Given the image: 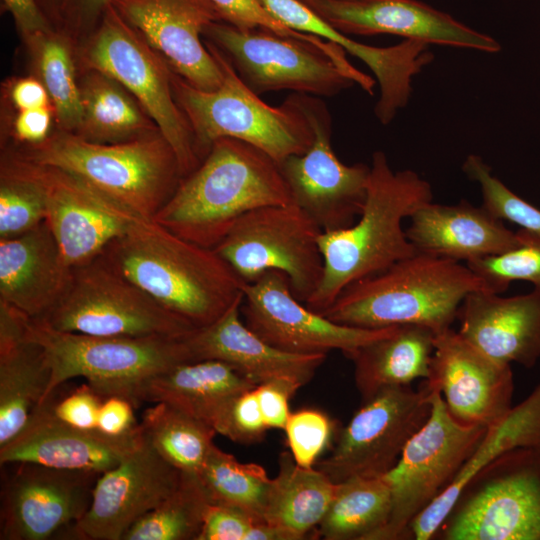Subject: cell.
Returning a JSON list of instances; mask_svg holds the SVG:
<instances>
[{
  "mask_svg": "<svg viewBox=\"0 0 540 540\" xmlns=\"http://www.w3.org/2000/svg\"><path fill=\"white\" fill-rule=\"evenodd\" d=\"M101 255L194 328L212 324L243 298L246 282L213 248L182 238L154 219L138 217Z\"/></svg>",
  "mask_w": 540,
  "mask_h": 540,
  "instance_id": "cell-1",
  "label": "cell"
},
{
  "mask_svg": "<svg viewBox=\"0 0 540 540\" xmlns=\"http://www.w3.org/2000/svg\"><path fill=\"white\" fill-rule=\"evenodd\" d=\"M292 203L277 161L249 143L221 138L153 219L182 238L214 248L249 211Z\"/></svg>",
  "mask_w": 540,
  "mask_h": 540,
  "instance_id": "cell-2",
  "label": "cell"
},
{
  "mask_svg": "<svg viewBox=\"0 0 540 540\" xmlns=\"http://www.w3.org/2000/svg\"><path fill=\"white\" fill-rule=\"evenodd\" d=\"M432 198L426 180L411 170L393 171L384 152L376 151L358 221L319 236L323 277L304 304L323 315L348 285L416 253L402 221Z\"/></svg>",
  "mask_w": 540,
  "mask_h": 540,
  "instance_id": "cell-3",
  "label": "cell"
},
{
  "mask_svg": "<svg viewBox=\"0 0 540 540\" xmlns=\"http://www.w3.org/2000/svg\"><path fill=\"white\" fill-rule=\"evenodd\" d=\"M477 290L490 291L466 264L416 252L348 285L323 315L353 327L419 325L437 334L451 328L465 297Z\"/></svg>",
  "mask_w": 540,
  "mask_h": 540,
  "instance_id": "cell-4",
  "label": "cell"
},
{
  "mask_svg": "<svg viewBox=\"0 0 540 540\" xmlns=\"http://www.w3.org/2000/svg\"><path fill=\"white\" fill-rule=\"evenodd\" d=\"M15 152L78 176L148 219L154 218L182 179L176 154L160 131L118 143H97L60 130Z\"/></svg>",
  "mask_w": 540,
  "mask_h": 540,
  "instance_id": "cell-5",
  "label": "cell"
},
{
  "mask_svg": "<svg viewBox=\"0 0 540 540\" xmlns=\"http://www.w3.org/2000/svg\"><path fill=\"white\" fill-rule=\"evenodd\" d=\"M206 43L222 73L217 89L204 91L176 73L171 77L175 100L191 127L200 161L221 138L249 143L278 163L305 153L313 132L290 95L278 107L266 104L243 82L227 58Z\"/></svg>",
  "mask_w": 540,
  "mask_h": 540,
  "instance_id": "cell-6",
  "label": "cell"
},
{
  "mask_svg": "<svg viewBox=\"0 0 540 540\" xmlns=\"http://www.w3.org/2000/svg\"><path fill=\"white\" fill-rule=\"evenodd\" d=\"M26 336L47 354L52 370L47 396L66 381L84 377L103 398L128 399L141 380L194 361L184 336H92L56 330L29 316Z\"/></svg>",
  "mask_w": 540,
  "mask_h": 540,
  "instance_id": "cell-7",
  "label": "cell"
},
{
  "mask_svg": "<svg viewBox=\"0 0 540 540\" xmlns=\"http://www.w3.org/2000/svg\"><path fill=\"white\" fill-rule=\"evenodd\" d=\"M434 538L540 540V449L516 448L480 469Z\"/></svg>",
  "mask_w": 540,
  "mask_h": 540,
  "instance_id": "cell-8",
  "label": "cell"
},
{
  "mask_svg": "<svg viewBox=\"0 0 540 540\" xmlns=\"http://www.w3.org/2000/svg\"><path fill=\"white\" fill-rule=\"evenodd\" d=\"M35 319L56 330L105 337H183L196 329L157 303L102 255L72 268L64 294Z\"/></svg>",
  "mask_w": 540,
  "mask_h": 540,
  "instance_id": "cell-9",
  "label": "cell"
},
{
  "mask_svg": "<svg viewBox=\"0 0 540 540\" xmlns=\"http://www.w3.org/2000/svg\"><path fill=\"white\" fill-rule=\"evenodd\" d=\"M86 60L140 103L175 152L182 178L199 166L193 132L173 94L172 72L112 4L100 18Z\"/></svg>",
  "mask_w": 540,
  "mask_h": 540,
  "instance_id": "cell-10",
  "label": "cell"
},
{
  "mask_svg": "<svg viewBox=\"0 0 540 540\" xmlns=\"http://www.w3.org/2000/svg\"><path fill=\"white\" fill-rule=\"evenodd\" d=\"M430 402L428 419L383 476L392 508L375 540L409 539L411 521L452 484L486 433L487 428L456 421L438 391L432 389Z\"/></svg>",
  "mask_w": 540,
  "mask_h": 540,
  "instance_id": "cell-11",
  "label": "cell"
},
{
  "mask_svg": "<svg viewBox=\"0 0 540 540\" xmlns=\"http://www.w3.org/2000/svg\"><path fill=\"white\" fill-rule=\"evenodd\" d=\"M322 232L296 204L270 205L244 214L213 249L245 282L267 271L283 272L305 303L323 277Z\"/></svg>",
  "mask_w": 540,
  "mask_h": 540,
  "instance_id": "cell-12",
  "label": "cell"
},
{
  "mask_svg": "<svg viewBox=\"0 0 540 540\" xmlns=\"http://www.w3.org/2000/svg\"><path fill=\"white\" fill-rule=\"evenodd\" d=\"M256 94L289 89L333 96L355 82L318 46L264 28L239 29L215 21L203 31Z\"/></svg>",
  "mask_w": 540,
  "mask_h": 540,
  "instance_id": "cell-13",
  "label": "cell"
},
{
  "mask_svg": "<svg viewBox=\"0 0 540 540\" xmlns=\"http://www.w3.org/2000/svg\"><path fill=\"white\" fill-rule=\"evenodd\" d=\"M431 394L424 379L417 390L410 385L388 387L362 401L330 455L317 462L316 468L334 483L384 476L428 419Z\"/></svg>",
  "mask_w": 540,
  "mask_h": 540,
  "instance_id": "cell-14",
  "label": "cell"
},
{
  "mask_svg": "<svg viewBox=\"0 0 540 540\" xmlns=\"http://www.w3.org/2000/svg\"><path fill=\"white\" fill-rule=\"evenodd\" d=\"M290 97L313 132V141L305 153L278 163L293 203L323 232L347 228L355 222L365 203L370 166L346 165L338 159L331 146L332 118L318 96L294 93Z\"/></svg>",
  "mask_w": 540,
  "mask_h": 540,
  "instance_id": "cell-15",
  "label": "cell"
},
{
  "mask_svg": "<svg viewBox=\"0 0 540 540\" xmlns=\"http://www.w3.org/2000/svg\"><path fill=\"white\" fill-rule=\"evenodd\" d=\"M2 160L40 189L45 221L71 268L99 257L141 217L63 169L33 162L15 151Z\"/></svg>",
  "mask_w": 540,
  "mask_h": 540,
  "instance_id": "cell-16",
  "label": "cell"
},
{
  "mask_svg": "<svg viewBox=\"0 0 540 540\" xmlns=\"http://www.w3.org/2000/svg\"><path fill=\"white\" fill-rule=\"evenodd\" d=\"M1 467V540H46L73 526L88 511L102 474L34 462Z\"/></svg>",
  "mask_w": 540,
  "mask_h": 540,
  "instance_id": "cell-17",
  "label": "cell"
},
{
  "mask_svg": "<svg viewBox=\"0 0 540 540\" xmlns=\"http://www.w3.org/2000/svg\"><path fill=\"white\" fill-rule=\"evenodd\" d=\"M244 323L268 344L294 354H327L340 350L348 358L361 346L391 333L336 323L298 300L288 277L271 270L243 287Z\"/></svg>",
  "mask_w": 540,
  "mask_h": 540,
  "instance_id": "cell-18",
  "label": "cell"
},
{
  "mask_svg": "<svg viewBox=\"0 0 540 540\" xmlns=\"http://www.w3.org/2000/svg\"><path fill=\"white\" fill-rule=\"evenodd\" d=\"M181 477L182 472L157 452L142 430L134 448L98 478L88 511L71 526L73 538L122 540L133 524L177 488Z\"/></svg>",
  "mask_w": 540,
  "mask_h": 540,
  "instance_id": "cell-19",
  "label": "cell"
},
{
  "mask_svg": "<svg viewBox=\"0 0 540 540\" xmlns=\"http://www.w3.org/2000/svg\"><path fill=\"white\" fill-rule=\"evenodd\" d=\"M425 380L441 394L450 415L463 425L488 428L512 408L510 364L493 360L452 328L435 334Z\"/></svg>",
  "mask_w": 540,
  "mask_h": 540,
  "instance_id": "cell-20",
  "label": "cell"
},
{
  "mask_svg": "<svg viewBox=\"0 0 540 540\" xmlns=\"http://www.w3.org/2000/svg\"><path fill=\"white\" fill-rule=\"evenodd\" d=\"M111 4L176 74L204 91L220 86L221 70L201 41L209 24L222 21L210 0H113Z\"/></svg>",
  "mask_w": 540,
  "mask_h": 540,
  "instance_id": "cell-21",
  "label": "cell"
},
{
  "mask_svg": "<svg viewBox=\"0 0 540 540\" xmlns=\"http://www.w3.org/2000/svg\"><path fill=\"white\" fill-rule=\"evenodd\" d=\"M345 35L391 34L426 44L496 53L492 37L417 0H299Z\"/></svg>",
  "mask_w": 540,
  "mask_h": 540,
  "instance_id": "cell-22",
  "label": "cell"
},
{
  "mask_svg": "<svg viewBox=\"0 0 540 540\" xmlns=\"http://www.w3.org/2000/svg\"><path fill=\"white\" fill-rule=\"evenodd\" d=\"M139 428L114 437L98 429H80L60 420L50 395L34 410L22 430L0 446V465L34 462L42 465L104 473L115 467L136 445Z\"/></svg>",
  "mask_w": 540,
  "mask_h": 540,
  "instance_id": "cell-23",
  "label": "cell"
},
{
  "mask_svg": "<svg viewBox=\"0 0 540 540\" xmlns=\"http://www.w3.org/2000/svg\"><path fill=\"white\" fill-rule=\"evenodd\" d=\"M261 2L290 29L338 44L371 69L380 86V97L374 111L383 125L389 124L397 111L407 105L412 91V77L433 60L429 45L424 42L405 39L390 47L369 46L336 30L299 0Z\"/></svg>",
  "mask_w": 540,
  "mask_h": 540,
  "instance_id": "cell-24",
  "label": "cell"
},
{
  "mask_svg": "<svg viewBox=\"0 0 540 540\" xmlns=\"http://www.w3.org/2000/svg\"><path fill=\"white\" fill-rule=\"evenodd\" d=\"M457 320L459 334L497 362L529 369L540 359V289L512 297L473 291Z\"/></svg>",
  "mask_w": 540,
  "mask_h": 540,
  "instance_id": "cell-25",
  "label": "cell"
},
{
  "mask_svg": "<svg viewBox=\"0 0 540 540\" xmlns=\"http://www.w3.org/2000/svg\"><path fill=\"white\" fill-rule=\"evenodd\" d=\"M237 301L210 325L196 328L183 338L194 361L219 360L230 364L257 385L286 379L306 385L327 354H294L261 339L243 321Z\"/></svg>",
  "mask_w": 540,
  "mask_h": 540,
  "instance_id": "cell-26",
  "label": "cell"
},
{
  "mask_svg": "<svg viewBox=\"0 0 540 540\" xmlns=\"http://www.w3.org/2000/svg\"><path fill=\"white\" fill-rule=\"evenodd\" d=\"M410 220L405 232L418 253L469 263L518 246L516 232L503 220L466 200L454 205L428 202Z\"/></svg>",
  "mask_w": 540,
  "mask_h": 540,
  "instance_id": "cell-27",
  "label": "cell"
},
{
  "mask_svg": "<svg viewBox=\"0 0 540 540\" xmlns=\"http://www.w3.org/2000/svg\"><path fill=\"white\" fill-rule=\"evenodd\" d=\"M71 274L46 221L0 239V301L31 318L42 317L58 302Z\"/></svg>",
  "mask_w": 540,
  "mask_h": 540,
  "instance_id": "cell-28",
  "label": "cell"
},
{
  "mask_svg": "<svg viewBox=\"0 0 540 540\" xmlns=\"http://www.w3.org/2000/svg\"><path fill=\"white\" fill-rule=\"evenodd\" d=\"M27 317L0 301V446L22 430L51 381L44 348L26 336Z\"/></svg>",
  "mask_w": 540,
  "mask_h": 540,
  "instance_id": "cell-29",
  "label": "cell"
},
{
  "mask_svg": "<svg viewBox=\"0 0 540 540\" xmlns=\"http://www.w3.org/2000/svg\"><path fill=\"white\" fill-rule=\"evenodd\" d=\"M258 386L233 366L219 360L186 362L135 384L128 399L134 404L163 402L212 426L238 394Z\"/></svg>",
  "mask_w": 540,
  "mask_h": 540,
  "instance_id": "cell-30",
  "label": "cell"
},
{
  "mask_svg": "<svg viewBox=\"0 0 540 540\" xmlns=\"http://www.w3.org/2000/svg\"><path fill=\"white\" fill-rule=\"evenodd\" d=\"M540 449V384L485 435L452 484L410 523L409 538L433 539L463 486L485 465L516 448Z\"/></svg>",
  "mask_w": 540,
  "mask_h": 540,
  "instance_id": "cell-31",
  "label": "cell"
},
{
  "mask_svg": "<svg viewBox=\"0 0 540 540\" xmlns=\"http://www.w3.org/2000/svg\"><path fill=\"white\" fill-rule=\"evenodd\" d=\"M435 333L424 326L398 325L357 349L349 358L362 401L384 388L408 386L429 375Z\"/></svg>",
  "mask_w": 540,
  "mask_h": 540,
  "instance_id": "cell-32",
  "label": "cell"
},
{
  "mask_svg": "<svg viewBox=\"0 0 540 540\" xmlns=\"http://www.w3.org/2000/svg\"><path fill=\"white\" fill-rule=\"evenodd\" d=\"M278 464L266 498L264 521L285 532L290 540L316 535L338 483L317 468L299 466L288 451L279 454Z\"/></svg>",
  "mask_w": 540,
  "mask_h": 540,
  "instance_id": "cell-33",
  "label": "cell"
},
{
  "mask_svg": "<svg viewBox=\"0 0 540 540\" xmlns=\"http://www.w3.org/2000/svg\"><path fill=\"white\" fill-rule=\"evenodd\" d=\"M81 123L73 132L97 143H118L159 131L136 99L115 79L92 69L79 84Z\"/></svg>",
  "mask_w": 540,
  "mask_h": 540,
  "instance_id": "cell-34",
  "label": "cell"
},
{
  "mask_svg": "<svg viewBox=\"0 0 540 540\" xmlns=\"http://www.w3.org/2000/svg\"><path fill=\"white\" fill-rule=\"evenodd\" d=\"M391 490L384 477H354L338 483L316 536L325 540H375L387 525Z\"/></svg>",
  "mask_w": 540,
  "mask_h": 540,
  "instance_id": "cell-35",
  "label": "cell"
},
{
  "mask_svg": "<svg viewBox=\"0 0 540 540\" xmlns=\"http://www.w3.org/2000/svg\"><path fill=\"white\" fill-rule=\"evenodd\" d=\"M140 425L146 438L167 462L191 474L201 470L217 434L203 420L163 402L147 408Z\"/></svg>",
  "mask_w": 540,
  "mask_h": 540,
  "instance_id": "cell-36",
  "label": "cell"
},
{
  "mask_svg": "<svg viewBox=\"0 0 540 540\" xmlns=\"http://www.w3.org/2000/svg\"><path fill=\"white\" fill-rule=\"evenodd\" d=\"M197 475L211 504L238 508L264 521L272 478L261 465L240 462L214 444Z\"/></svg>",
  "mask_w": 540,
  "mask_h": 540,
  "instance_id": "cell-37",
  "label": "cell"
},
{
  "mask_svg": "<svg viewBox=\"0 0 540 540\" xmlns=\"http://www.w3.org/2000/svg\"><path fill=\"white\" fill-rule=\"evenodd\" d=\"M210 504L198 475L182 472L177 488L133 524L122 540H198Z\"/></svg>",
  "mask_w": 540,
  "mask_h": 540,
  "instance_id": "cell-38",
  "label": "cell"
},
{
  "mask_svg": "<svg viewBox=\"0 0 540 540\" xmlns=\"http://www.w3.org/2000/svg\"><path fill=\"white\" fill-rule=\"evenodd\" d=\"M39 43V72L61 130L76 132L82 116L80 86L76 82L71 53L66 42L51 31Z\"/></svg>",
  "mask_w": 540,
  "mask_h": 540,
  "instance_id": "cell-39",
  "label": "cell"
},
{
  "mask_svg": "<svg viewBox=\"0 0 540 540\" xmlns=\"http://www.w3.org/2000/svg\"><path fill=\"white\" fill-rule=\"evenodd\" d=\"M0 239L23 234L45 221L40 189L9 163L1 161Z\"/></svg>",
  "mask_w": 540,
  "mask_h": 540,
  "instance_id": "cell-40",
  "label": "cell"
},
{
  "mask_svg": "<svg viewBox=\"0 0 540 540\" xmlns=\"http://www.w3.org/2000/svg\"><path fill=\"white\" fill-rule=\"evenodd\" d=\"M222 21L239 29L264 28L279 35L303 40L321 48L353 81L361 82L364 73L356 69L346 58L345 50L338 44L324 41L321 37L290 29L276 19L261 0H210Z\"/></svg>",
  "mask_w": 540,
  "mask_h": 540,
  "instance_id": "cell-41",
  "label": "cell"
},
{
  "mask_svg": "<svg viewBox=\"0 0 540 540\" xmlns=\"http://www.w3.org/2000/svg\"><path fill=\"white\" fill-rule=\"evenodd\" d=\"M518 246L497 256L466 265L484 279L489 290L501 294L512 281H528L540 289V234L519 229Z\"/></svg>",
  "mask_w": 540,
  "mask_h": 540,
  "instance_id": "cell-42",
  "label": "cell"
},
{
  "mask_svg": "<svg viewBox=\"0 0 540 540\" xmlns=\"http://www.w3.org/2000/svg\"><path fill=\"white\" fill-rule=\"evenodd\" d=\"M463 172L481 187L483 206L497 218L509 221L540 234V210L513 193L492 174L483 159L471 154L463 165Z\"/></svg>",
  "mask_w": 540,
  "mask_h": 540,
  "instance_id": "cell-43",
  "label": "cell"
},
{
  "mask_svg": "<svg viewBox=\"0 0 540 540\" xmlns=\"http://www.w3.org/2000/svg\"><path fill=\"white\" fill-rule=\"evenodd\" d=\"M283 430L295 462L310 468L330 441L333 423L319 410L302 409L290 413Z\"/></svg>",
  "mask_w": 540,
  "mask_h": 540,
  "instance_id": "cell-44",
  "label": "cell"
},
{
  "mask_svg": "<svg viewBox=\"0 0 540 540\" xmlns=\"http://www.w3.org/2000/svg\"><path fill=\"white\" fill-rule=\"evenodd\" d=\"M256 387L238 394L222 409L212 423L217 433L242 444L264 438L269 428L261 413Z\"/></svg>",
  "mask_w": 540,
  "mask_h": 540,
  "instance_id": "cell-45",
  "label": "cell"
},
{
  "mask_svg": "<svg viewBox=\"0 0 540 540\" xmlns=\"http://www.w3.org/2000/svg\"><path fill=\"white\" fill-rule=\"evenodd\" d=\"M260 522L238 508L210 504L198 540H252Z\"/></svg>",
  "mask_w": 540,
  "mask_h": 540,
  "instance_id": "cell-46",
  "label": "cell"
},
{
  "mask_svg": "<svg viewBox=\"0 0 540 540\" xmlns=\"http://www.w3.org/2000/svg\"><path fill=\"white\" fill-rule=\"evenodd\" d=\"M57 392L55 389L50 397L54 414L60 420L80 429H97L98 413L104 398L91 385L83 384L61 397Z\"/></svg>",
  "mask_w": 540,
  "mask_h": 540,
  "instance_id": "cell-47",
  "label": "cell"
},
{
  "mask_svg": "<svg viewBox=\"0 0 540 540\" xmlns=\"http://www.w3.org/2000/svg\"><path fill=\"white\" fill-rule=\"evenodd\" d=\"M301 386L293 381L278 379L256 387L259 406L268 428L284 429L289 418V400Z\"/></svg>",
  "mask_w": 540,
  "mask_h": 540,
  "instance_id": "cell-48",
  "label": "cell"
},
{
  "mask_svg": "<svg viewBox=\"0 0 540 540\" xmlns=\"http://www.w3.org/2000/svg\"><path fill=\"white\" fill-rule=\"evenodd\" d=\"M134 403L122 396L105 397L99 409L97 429L104 434L120 437L135 432L140 423L134 415Z\"/></svg>",
  "mask_w": 540,
  "mask_h": 540,
  "instance_id": "cell-49",
  "label": "cell"
},
{
  "mask_svg": "<svg viewBox=\"0 0 540 540\" xmlns=\"http://www.w3.org/2000/svg\"><path fill=\"white\" fill-rule=\"evenodd\" d=\"M2 2L28 42L34 43L51 31L48 19L37 0H2Z\"/></svg>",
  "mask_w": 540,
  "mask_h": 540,
  "instance_id": "cell-50",
  "label": "cell"
},
{
  "mask_svg": "<svg viewBox=\"0 0 540 540\" xmlns=\"http://www.w3.org/2000/svg\"><path fill=\"white\" fill-rule=\"evenodd\" d=\"M51 112L48 107L21 110L14 123V135L25 145L43 142L49 136Z\"/></svg>",
  "mask_w": 540,
  "mask_h": 540,
  "instance_id": "cell-51",
  "label": "cell"
},
{
  "mask_svg": "<svg viewBox=\"0 0 540 540\" xmlns=\"http://www.w3.org/2000/svg\"><path fill=\"white\" fill-rule=\"evenodd\" d=\"M49 98L44 84L34 78L20 79L11 88L12 102L19 111L48 107Z\"/></svg>",
  "mask_w": 540,
  "mask_h": 540,
  "instance_id": "cell-52",
  "label": "cell"
},
{
  "mask_svg": "<svg viewBox=\"0 0 540 540\" xmlns=\"http://www.w3.org/2000/svg\"><path fill=\"white\" fill-rule=\"evenodd\" d=\"M113 0H60V8L70 9L81 22L93 21L102 17Z\"/></svg>",
  "mask_w": 540,
  "mask_h": 540,
  "instance_id": "cell-53",
  "label": "cell"
},
{
  "mask_svg": "<svg viewBox=\"0 0 540 540\" xmlns=\"http://www.w3.org/2000/svg\"><path fill=\"white\" fill-rule=\"evenodd\" d=\"M47 1L50 2V5L52 6V8L60 7V0H47Z\"/></svg>",
  "mask_w": 540,
  "mask_h": 540,
  "instance_id": "cell-54",
  "label": "cell"
}]
</instances>
